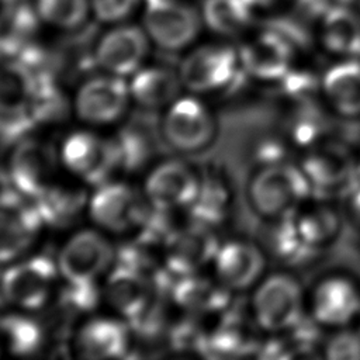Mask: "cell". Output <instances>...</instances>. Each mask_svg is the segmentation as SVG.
I'll list each match as a JSON object with an SVG mask.
<instances>
[{
  "instance_id": "obj_3",
  "label": "cell",
  "mask_w": 360,
  "mask_h": 360,
  "mask_svg": "<svg viewBox=\"0 0 360 360\" xmlns=\"http://www.w3.org/2000/svg\"><path fill=\"white\" fill-rule=\"evenodd\" d=\"M307 315L322 330L360 328V278L330 270L307 288Z\"/></svg>"
},
{
  "instance_id": "obj_14",
  "label": "cell",
  "mask_w": 360,
  "mask_h": 360,
  "mask_svg": "<svg viewBox=\"0 0 360 360\" xmlns=\"http://www.w3.org/2000/svg\"><path fill=\"white\" fill-rule=\"evenodd\" d=\"M201 14L180 0H145L143 30L159 48L177 52L191 45L201 30Z\"/></svg>"
},
{
  "instance_id": "obj_17",
  "label": "cell",
  "mask_w": 360,
  "mask_h": 360,
  "mask_svg": "<svg viewBox=\"0 0 360 360\" xmlns=\"http://www.w3.org/2000/svg\"><path fill=\"white\" fill-rule=\"evenodd\" d=\"M201 176L186 162L170 159L158 163L146 176L143 194L152 208L166 212L186 210L194 202Z\"/></svg>"
},
{
  "instance_id": "obj_2",
  "label": "cell",
  "mask_w": 360,
  "mask_h": 360,
  "mask_svg": "<svg viewBox=\"0 0 360 360\" xmlns=\"http://www.w3.org/2000/svg\"><path fill=\"white\" fill-rule=\"evenodd\" d=\"M311 195L295 159L253 167L246 181L248 205L260 222L292 215Z\"/></svg>"
},
{
  "instance_id": "obj_36",
  "label": "cell",
  "mask_w": 360,
  "mask_h": 360,
  "mask_svg": "<svg viewBox=\"0 0 360 360\" xmlns=\"http://www.w3.org/2000/svg\"><path fill=\"white\" fill-rule=\"evenodd\" d=\"M321 354L326 359L339 360L360 359V328L326 332L322 340Z\"/></svg>"
},
{
  "instance_id": "obj_15",
  "label": "cell",
  "mask_w": 360,
  "mask_h": 360,
  "mask_svg": "<svg viewBox=\"0 0 360 360\" xmlns=\"http://www.w3.org/2000/svg\"><path fill=\"white\" fill-rule=\"evenodd\" d=\"M42 226L31 198L14 188L0 191V264L7 266L25 256Z\"/></svg>"
},
{
  "instance_id": "obj_29",
  "label": "cell",
  "mask_w": 360,
  "mask_h": 360,
  "mask_svg": "<svg viewBox=\"0 0 360 360\" xmlns=\"http://www.w3.org/2000/svg\"><path fill=\"white\" fill-rule=\"evenodd\" d=\"M128 84L132 101L150 111L165 110L181 96L183 90L179 72L156 65H143L131 76Z\"/></svg>"
},
{
  "instance_id": "obj_5",
  "label": "cell",
  "mask_w": 360,
  "mask_h": 360,
  "mask_svg": "<svg viewBox=\"0 0 360 360\" xmlns=\"http://www.w3.org/2000/svg\"><path fill=\"white\" fill-rule=\"evenodd\" d=\"M179 76L188 93L212 96L232 90L246 79L238 48L226 44H204L193 48L181 60Z\"/></svg>"
},
{
  "instance_id": "obj_16",
  "label": "cell",
  "mask_w": 360,
  "mask_h": 360,
  "mask_svg": "<svg viewBox=\"0 0 360 360\" xmlns=\"http://www.w3.org/2000/svg\"><path fill=\"white\" fill-rule=\"evenodd\" d=\"M59 167V149L39 138H24L13 148L7 169L13 188L32 200L58 179Z\"/></svg>"
},
{
  "instance_id": "obj_7",
  "label": "cell",
  "mask_w": 360,
  "mask_h": 360,
  "mask_svg": "<svg viewBox=\"0 0 360 360\" xmlns=\"http://www.w3.org/2000/svg\"><path fill=\"white\" fill-rule=\"evenodd\" d=\"M152 207L143 191L122 180H107L90 193L87 214L96 228L105 233L125 235L138 231Z\"/></svg>"
},
{
  "instance_id": "obj_34",
  "label": "cell",
  "mask_w": 360,
  "mask_h": 360,
  "mask_svg": "<svg viewBox=\"0 0 360 360\" xmlns=\"http://www.w3.org/2000/svg\"><path fill=\"white\" fill-rule=\"evenodd\" d=\"M253 7L248 0H204L202 22L215 34L235 37L248 30Z\"/></svg>"
},
{
  "instance_id": "obj_12",
  "label": "cell",
  "mask_w": 360,
  "mask_h": 360,
  "mask_svg": "<svg viewBox=\"0 0 360 360\" xmlns=\"http://www.w3.org/2000/svg\"><path fill=\"white\" fill-rule=\"evenodd\" d=\"M131 98L125 77L103 72L84 80L72 100L75 115L86 125H112L125 115Z\"/></svg>"
},
{
  "instance_id": "obj_39",
  "label": "cell",
  "mask_w": 360,
  "mask_h": 360,
  "mask_svg": "<svg viewBox=\"0 0 360 360\" xmlns=\"http://www.w3.org/2000/svg\"><path fill=\"white\" fill-rule=\"evenodd\" d=\"M298 3L307 14L322 18L326 13L335 8L350 6L353 0H298Z\"/></svg>"
},
{
  "instance_id": "obj_42",
  "label": "cell",
  "mask_w": 360,
  "mask_h": 360,
  "mask_svg": "<svg viewBox=\"0 0 360 360\" xmlns=\"http://www.w3.org/2000/svg\"><path fill=\"white\" fill-rule=\"evenodd\" d=\"M357 179L360 181V146L357 148Z\"/></svg>"
},
{
  "instance_id": "obj_33",
  "label": "cell",
  "mask_w": 360,
  "mask_h": 360,
  "mask_svg": "<svg viewBox=\"0 0 360 360\" xmlns=\"http://www.w3.org/2000/svg\"><path fill=\"white\" fill-rule=\"evenodd\" d=\"M252 328H255L252 322L245 325L239 316L228 309L221 314L219 322L204 336L202 349L211 350L217 356H242L250 350L257 352L260 340L252 336Z\"/></svg>"
},
{
  "instance_id": "obj_1",
  "label": "cell",
  "mask_w": 360,
  "mask_h": 360,
  "mask_svg": "<svg viewBox=\"0 0 360 360\" xmlns=\"http://www.w3.org/2000/svg\"><path fill=\"white\" fill-rule=\"evenodd\" d=\"M307 288L297 271L276 267L249 292V318L264 336L285 333L307 319Z\"/></svg>"
},
{
  "instance_id": "obj_11",
  "label": "cell",
  "mask_w": 360,
  "mask_h": 360,
  "mask_svg": "<svg viewBox=\"0 0 360 360\" xmlns=\"http://www.w3.org/2000/svg\"><path fill=\"white\" fill-rule=\"evenodd\" d=\"M59 158L69 176L93 187L110 180L120 169L115 141L90 129L70 132L59 146Z\"/></svg>"
},
{
  "instance_id": "obj_30",
  "label": "cell",
  "mask_w": 360,
  "mask_h": 360,
  "mask_svg": "<svg viewBox=\"0 0 360 360\" xmlns=\"http://www.w3.org/2000/svg\"><path fill=\"white\" fill-rule=\"evenodd\" d=\"M235 205V190L231 180L224 174L211 172L201 177L197 198L187 208L190 221L215 229L232 214Z\"/></svg>"
},
{
  "instance_id": "obj_35",
  "label": "cell",
  "mask_w": 360,
  "mask_h": 360,
  "mask_svg": "<svg viewBox=\"0 0 360 360\" xmlns=\"http://www.w3.org/2000/svg\"><path fill=\"white\" fill-rule=\"evenodd\" d=\"M35 10L42 21L60 30L80 27L91 11L90 0H35Z\"/></svg>"
},
{
  "instance_id": "obj_4",
  "label": "cell",
  "mask_w": 360,
  "mask_h": 360,
  "mask_svg": "<svg viewBox=\"0 0 360 360\" xmlns=\"http://www.w3.org/2000/svg\"><path fill=\"white\" fill-rule=\"evenodd\" d=\"M295 160L315 197L342 200L359 181L357 149L343 139L330 136L300 153Z\"/></svg>"
},
{
  "instance_id": "obj_22",
  "label": "cell",
  "mask_w": 360,
  "mask_h": 360,
  "mask_svg": "<svg viewBox=\"0 0 360 360\" xmlns=\"http://www.w3.org/2000/svg\"><path fill=\"white\" fill-rule=\"evenodd\" d=\"M291 217L301 239L322 255L339 242L347 225L339 200L315 195H311Z\"/></svg>"
},
{
  "instance_id": "obj_18",
  "label": "cell",
  "mask_w": 360,
  "mask_h": 360,
  "mask_svg": "<svg viewBox=\"0 0 360 360\" xmlns=\"http://www.w3.org/2000/svg\"><path fill=\"white\" fill-rule=\"evenodd\" d=\"M214 231L191 221L176 226L163 246V267L174 277H183L212 264L221 245Z\"/></svg>"
},
{
  "instance_id": "obj_26",
  "label": "cell",
  "mask_w": 360,
  "mask_h": 360,
  "mask_svg": "<svg viewBox=\"0 0 360 360\" xmlns=\"http://www.w3.org/2000/svg\"><path fill=\"white\" fill-rule=\"evenodd\" d=\"M38 75L21 59L0 60V121L30 122Z\"/></svg>"
},
{
  "instance_id": "obj_37",
  "label": "cell",
  "mask_w": 360,
  "mask_h": 360,
  "mask_svg": "<svg viewBox=\"0 0 360 360\" xmlns=\"http://www.w3.org/2000/svg\"><path fill=\"white\" fill-rule=\"evenodd\" d=\"M139 0H90L94 17L101 22L120 24L136 8Z\"/></svg>"
},
{
  "instance_id": "obj_19",
  "label": "cell",
  "mask_w": 360,
  "mask_h": 360,
  "mask_svg": "<svg viewBox=\"0 0 360 360\" xmlns=\"http://www.w3.org/2000/svg\"><path fill=\"white\" fill-rule=\"evenodd\" d=\"M276 131L283 136L295 156L332 136V120L335 118L322 100L305 98L281 101Z\"/></svg>"
},
{
  "instance_id": "obj_27",
  "label": "cell",
  "mask_w": 360,
  "mask_h": 360,
  "mask_svg": "<svg viewBox=\"0 0 360 360\" xmlns=\"http://www.w3.org/2000/svg\"><path fill=\"white\" fill-rule=\"evenodd\" d=\"M84 183L68 174V179H56L42 193L32 198L44 226L65 228L75 224L87 212L90 194Z\"/></svg>"
},
{
  "instance_id": "obj_8",
  "label": "cell",
  "mask_w": 360,
  "mask_h": 360,
  "mask_svg": "<svg viewBox=\"0 0 360 360\" xmlns=\"http://www.w3.org/2000/svg\"><path fill=\"white\" fill-rule=\"evenodd\" d=\"M238 52L246 79L273 90L295 66L298 42L281 30L267 28L248 38Z\"/></svg>"
},
{
  "instance_id": "obj_13",
  "label": "cell",
  "mask_w": 360,
  "mask_h": 360,
  "mask_svg": "<svg viewBox=\"0 0 360 360\" xmlns=\"http://www.w3.org/2000/svg\"><path fill=\"white\" fill-rule=\"evenodd\" d=\"M270 260L259 243L246 238L221 242L212 260L214 277L231 292H250L269 271Z\"/></svg>"
},
{
  "instance_id": "obj_24",
  "label": "cell",
  "mask_w": 360,
  "mask_h": 360,
  "mask_svg": "<svg viewBox=\"0 0 360 360\" xmlns=\"http://www.w3.org/2000/svg\"><path fill=\"white\" fill-rule=\"evenodd\" d=\"M270 263L276 267L292 271L304 270L315 264L323 255L311 249L298 235L292 217L263 221L260 238Z\"/></svg>"
},
{
  "instance_id": "obj_23",
  "label": "cell",
  "mask_w": 360,
  "mask_h": 360,
  "mask_svg": "<svg viewBox=\"0 0 360 360\" xmlns=\"http://www.w3.org/2000/svg\"><path fill=\"white\" fill-rule=\"evenodd\" d=\"M319 98L336 120L360 122V59H336L326 66Z\"/></svg>"
},
{
  "instance_id": "obj_38",
  "label": "cell",
  "mask_w": 360,
  "mask_h": 360,
  "mask_svg": "<svg viewBox=\"0 0 360 360\" xmlns=\"http://www.w3.org/2000/svg\"><path fill=\"white\" fill-rule=\"evenodd\" d=\"M347 219L360 232V181H357L340 200Z\"/></svg>"
},
{
  "instance_id": "obj_40",
  "label": "cell",
  "mask_w": 360,
  "mask_h": 360,
  "mask_svg": "<svg viewBox=\"0 0 360 360\" xmlns=\"http://www.w3.org/2000/svg\"><path fill=\"white\" fill-rule=\"evenodd\" d=\"M17 10L15 0H0V34L10 25Z\"/></svg>"
},
{
  "instance_id": "obj_28",
  "label": "cell",
  "mask_w": 360,
  "mask_h": 360,
  "mask_svg": "<svg viewBox=\"0 0 360 360\" xmlns=\"http://www.w3.org/2000/svg\"><path fill=\"white\" fill-rule=\"evenodd\" d=\"M170 292L173 301L193 315H221L229 309L235 295L214 276H202L201 271L177 277Z\"/></svg>"
},
{
  "instance_id": "obj_10",
  "label": "cell",
  "mask_w": 360,
  "mask_h": 360,
  "mask_svg": "<svg viewBox=\"0 0 360 360\" xmlns=\"http://www.w3.org/2000/svg\"><path fill=\"white\" fill-rule=\"evenodd\" d=\"M117 252L101 229H80L62 245L56 264L66 283H98L114 267Z\"/></svg>"
},
{
  "instance_id": "obj_25",
  "label": "cell",
  "mask_w": 360,
  "mask_h": 360,
  "mask_svg": "<svg viewBox=\"0 0 360 360\" xmlns=\"http://www.w3.org/2000/svg\"><path fill=\"white\" fill-rule=\"evenodd\" d=\"M129 329L120 316H90L73 339V350L82 359H121L129 350Z\"/></svg>"
},
{
  "instance_id": "obj_21",
  "label": "cell",
  "mask_w": 360,
  "mask_h": 360,
  "mask_svg": "<svg viewBox=\"0 0 360 360\" xmlns=\"http://www.w3.org/2000/svg\"><path fill=\"white\" fill-rule=\"evenodd\" d=\"M150 39L146 31L131 24H118L108 30L94 48V60L105 72L131 77L148 58Z\"/></svg>"
},
{
  "instance_id": "obj_20",
  "label": "cell",
  "mask_w": 360,
  "mask_h": 360,
  "mask_svg": "<svg viewBox=\"0 0 360 360\" xmlns=\"http://www.w3.org/2000/svg\"><path fill=\"white\" fill-rule=\"evenodd\" d=\"M104 278L103 301L128 322L136 321L156 304L158 285L143 270L115 263Z\"/></svg>"
},
{
  "instance_id": "obj_9",
  "label": "cell",
  "mask_w": 360,
  "mask_h": 360,
  "mask_svg": "<svg viewBox=\"0 0 360 360\" xmlns=\"http://www.w3.org/2000/svg\"><path fill=\"white\" fill-rule=\"evenodd\" d=\"M166 143L180 153H198L210 148L218 135V121L200 96L186 94L165 108L160 124Z\"/></svg>"
},
{
  "instance_id": "obj_41",
  "label": "cell",
  "mask_w": 360,
  "mask_h": 360,
  "mask_svg": "<svg viewBox=\"0 0 360 360\" xmlns=\"http://www.w3.org/2000/svg\"><path fill=\"white\" fill-rule=\"evenodd\" d=\"M253 8H270L280 4L283 0H248Z\"/></svg>"
},
{
  "instance_id": "obj_6",
  "label": "cell",
  "mask_w": 360,
  "mask_h": 360,
  "mask_svg": "<svg viewBox=\"0 0 360 360\" xmlns=\"http://www.w3.org/2000/svg\"><path fill=\"white\" fill-rule=\"evenodd\" d=\"M62 280L56 259L44 255L22 256L7 264L0 277L1 297L13 307L34 312L53 298Z\"/></svg>"
},
{
  "instance_id": "obj_32",
  "label": "cell",
  "mask_w": 360,
  "mask_h": 360,
  "mask_svg": "<svg viewBox=\"0 0 360 360\" xmlns=\"http://www.w3.org/2000/svg\"><path fill=\"white\" fill-rule=\"evenodd\" d=\"M27 314L30 312L13 307L6 300L0 304V340L8 352L18 356L34 353L44 342L42 328Z\"/></svg>"
},
{
  "instance_id": "obj_31",
  "label": "cell",
  "mask_w": 360,
  "mask_h": 360,
  "mask_svg": "<svg viewBox=\"0 0 360 360\" xmlns=\"http://www.w3.org/2000/svg\"><path fill=\"white\" fill-rule=\"evenodd\" d=\"M319 42L336 59H360V14L350 6L335 8L321 18Z\"/></svg>"
}]
</instances>
